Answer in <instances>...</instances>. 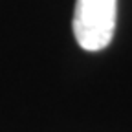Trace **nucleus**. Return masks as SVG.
I'll use <instances>...</instances> for the list:
<instances>
[{"mask_svg": "<svg viewBox=\"0 0 132 132\" xmlns=\"http://www.w3.org/2000/svg\"><path fill=\"white\" fill-rule=\"evenodd\" d=\"M118 19V0H77L73 35L86 52H99L112 42Z\"/></svg>", "mask_w": 132, "mask_h": 132, "instance_id": "nucleus-1", "label": "nucleus"}]
</instances>
